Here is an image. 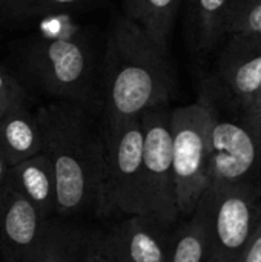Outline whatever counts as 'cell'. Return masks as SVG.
Masks as SVG:
<instances>
[{"label":"cell","instance_id":"1","mask_svg":"<svg viewBox=\"0 0 261 262\" xmlns=\"http://www.w3.org/2000/svg\"><path fill=\"white\" fill-rule=\"evenodd\" d=\"M43 150L55 178V216L98 215L102 203L103 132L77 104L52 103L37 112Z\"/></svg>","mask_w":261,"mask_h":262},{"label":"cell","instance_id":"2","mask_svg":"<svg viewBox=\"0 0 261 262\" xmlns=\"http://www.w3.org/2000/svg\"><path fill=\"white\" fill-rule=\"evenodd\" d=\"M103 61L105 126L168 104L175 92L168 49L126 17L111 26Z\"/></svg>","mask_w":261,"mask_h":262},{"label":"cell","instance_id":"3","mask_svg":"<svg viewBox=\"0 0 261 262\" xmlns=\"http://www.w3.org/2000/svg\"><path fill=\"white\" fill-rule=\"evenodd\" d=\"M217 112V92L212 80L202 86L192 104L171 109L172 166L180 218L197 209L209 186V138Z\"/></svg>","mask_w":261,"mask_h":262},{"label":"cell","instance_id":"4","mask_svg":"<svg viewBox=\"0 0 261 262\" xmlns=\"http://www.w3.org/2000/svg\"><path fill=\"white\" fill-rule=\"evenodd\" d=\"M228 111L229 115L222 114L217 98L209 138V186L261 187V112Z\"/></svg>","mask_w":261,"mask_h":262},{"label":"cell","instance_id":"5","mask_svg":"<svg viewBox=\"0 0 261 262\" xmlns=\"http://www.w3.org/2000/svg\"><path fill=\"white\" fill-rule=\"evenodd\" d=\"M105 166L98 216L149 215L143 189V129L140 117L105 126Z\"/></svg>","mask_w":261,"mask_h":262},{"label":"cell","instance_id":"6","mask_svg":"<svg viewBox=\"0 0 261 262\" xmlns=\"http://www.w3.org/2000/svg\"><path fill=\"white\" fill-rule=\"evenodd\" d=\"M200 203L206 210L211 262H240L261 216V187L208 186Z\"/></svg>","mask_w":261,"mask_h":262},{"label":"cell","instance_id":"7","mask_svg":"<svg viewBox=\"0 0 261 262\" xmlns=\"http://www.w3.org/2000/svg\"><path fill=\"white\" fill-rule=\"evenodd\" d=\"M143 129V189L148 213L165 224L180 221L174 166L171 109L168 104L140 115Z\"/></svg>","mask_w":261,"mask_h":262},{"label":"cell","instance_id":"8","mask_svg":"<svg viewBox=\"0 0 261 262\" xmlns=\"http://www.w3.org/2000/svg\"><path fill=\"white\" fill-rule=\"evenodd\" d=\"M91 55L82 35H55L35 43L29 68L42 88L66 101H83L89 91Z\"/></svg>","mask_w":261,"mask_h":262},{"label":"cell","instance_id":"9","mask_svg":"<svg viewBox=\"0 0 261 262\" xmlns=\"http://www.w3.org/2000/svg\"><path fill=\"white\" fill-rule=\"evenodd\" d=\"M225 38L211 80L218 101L228 109H248L261 83V35L231 32Z\"/></svg>","mask_w":261,"mask_h":262},{"label":"cell","instance_id":"10","mask_svg":"<svg viewBox=\"0 0 261 262\" xmlns=\"http://www.w3.org/2000/svg\"><path fill=\"white\" fill-rule=\"evenodd\" d=\"M175 226L152 215H126L100 239L115 262H168Z\"/></svg>","mask_w":261,"mask_h":262},{"label":"cell","instance_id":"11","mask_svg":"<svg viewBox=\"0 0 261 262\" xmlns=\"http://www.w3.org/2000/svg\"><path fill=\"white\" fill-rule=\"evenodd\" d=\"M49 221L8 186L0 216L3 262H35Z\"/></svg>","mask_w":261,"mask_h":262},{"label":"cell","instance_id":"12","mask_svg":"<svg viewBox=\"0 0 261 262\" xmlns=\"http://www.w3.org/2000/svg\"><path fill=\"white\" fill-rule=\"evenodd\" d=\"M8 186L22 195L43 218L55 216V178L45 152L14 164L9 170Z\"/></svg>","mask_w":261,"mask_h":262},{"label":"cell","instance_id":"13","mask_svg":"<svg viewBox=\"0 0 261 262\" xmlns=\"http://www.w3.org/2000/svg\"><path fill=\"white\" fill-rule=\"evenodd\" d=\"M0 150L11 166L43 150L38 117L25 106V101L12 104L0 117Z\"/></svg>","mask_w":261,"mask_h":262},{"label":"cell","instance_id":"14","mask_svg":"<svg viewBox=\"0 0 261 262\" xmlns=\"http://www.w3.org/2000/svg\"><path fill=\"white\" fill-rule=\"evenodd\" d=\"M235 0H188V40L192 51L211 52L228 34Z\"/></svg>","mask_w":261,"mask_h":262},{"label":"cell","instance_id":"15","mask_svg":"<svg viewBox=\"0 0 261 262\" xmlns=\"http://www.w3.org/2000/svg\"><path fill=\"white\" fill-rule=\"evenodd\" d=\"M168 262H211L208 218L202 203L182 224L177 223Z\"/></svg>","mask_w":261,"mask_h":262},{"label":"cell","instance_id":"16","mask_svg":"<svg viewBox=\"0 0 261 262\" xmlns=\"http://www.w3.org/2000/svg\"><path fill=\"white\" fill-rule=\"evenodd\" d=\"M182 0H123L125 17L168 49Z\"/></svg>","mask_w":261,"mask_h":262},{"label":"cell","instance_id":"17","mask_svg":"<svg viewBox=\"0 0 261 262\" xmlns=\"http://www.w3.org/2000/svg\"><path fill=\"white\" fill-rule=\"evenodd\" d=\"M85 243L78 230L49 221L35 262H80Z\"/></svg>","mask_w":261,"mask_h":262},{"label":"cell","instance_id":"18","mask_svg":"<svg viewBox=\"0 0 261 262\" xmlns=\"http://www.w3.org/2000/svg\"><path fill=\"white\" fill-rule=\"evenodd\" d=\"M91 0H0V14L8 17H34L42 12H52Z\"/></svg>","mask_w":261,"mask_h":262},{"label":"cell","instance_id":"19","mask_svg":"<svg viewBox=\"0 0 261 262\" xmlns=\"http://www.w3.org/2000/svg\"><path fill=\"white\" fill-rule=\"evenodd\" d=\"M231 32L261 35V0H238L234 5L228 23Z\"/></svg>","mask_w":261,"mask_h":262},{"label":"cell","instance_id":"20","mask_svg":"<svg viewBox=\"0 0 261 262\" xmlns=\"http://www.w3.org/2000/svg\"><path fill=\"white\" fill-rule=\"evenodd\" d=\"M0 101L3 103L25 101V92L22 86L12 75H9L3 69H0Z\"/></svg>","mask_w":261,"mask_h":262},{"label":"cell","instance_id":"21","mask_svg":"<svg viewBox=\"0 0 261 262\" xmlns=\"http://www.w3.org/2000/svg\"><path fill=\"white\" fill-rule=\"evenodd\" d=\"M80 262H115V259L106 252L105 246L102 244L100 236L97 238H89L86 236L83 255Z\"/></svg>","mask_w":261,"mask_h":262},{"label":"cell","instance_id":"22","mask_svg":"<svg viewBox=\"0 0 261 262\" xmlns=\"http://www.w3.org/2000/svg\"><path fill=\"white\" fill-rule=\"evenodd\" d=\"M240 262H261V216L245 253L240 258Z\"/></svg>","mask_w":261,"mask_h":262},{"label":"cell","instance_id":"23","mask_svg":"<svg viewBox=\"0 0 261 262\" xmlns=\"http://www.w3.org/2000/svg\"><path fill=\"white\" fill-rule=\"evenodd\" d=\"M11 164L8 163L6 157L3 155V152L0 150V186H6L8 184V178H9V170H11Z\"/></svg>","mask_w":261,"mask_h":262},{"label":"cell","instance_id":"24","mask_svg":"<svg viewBox=\"0 0 261 262\" xmlns=\"http://www.w3.org/2000/svg\"><path fill=\"white\" fill-rule=\"evenodd\" d=\"M251 109H255V111L261 112V83L258 91H257V94H255V98H254V103H252Z\"/></svg>","mask_w":261,"mask_h":262},{"label":"cell","instance_id":"25","mask_svg":"<svg viewBox=\"0 0 261 262\" xmlns=\"http://www.w3.org/2000/svg\"><path fill=\"white\" fill-rule=\"evenodd\" d=\"M6 193H8V184H6V186H0V216H2L3 206H5V198H6Z\"/></svg>","mask_w":261,"mask_h":262},{"label":"cell","instance_id":"26","mask_svg":"<svg viewBox=\"0 0 261 262\" xmlns=\"http://www.w3.org/2000/svg\"><path fill=\"white\" fill-rule=\"evenodd\" d=\"M18 103H20V101H18ZM12 104H15V103H3V101H0V117H2Z\"/></svg>","mask_w":261,"mask_h":262},{"label":"cell","instance_id":"27","mask_svg":"<svg viewBox=\"0 0 261 262\" xmlns=\"http://www.w3.org/2000/svg\"><path fill=\"white\" fill-rule=\"evenodd\" d=\"M237 2H238V0H235V3H237ZM235 3H234V5H235Z\"/></svg>","mask_w":261,"mask_h":262}]
</instances>
